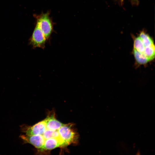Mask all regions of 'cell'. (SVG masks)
<instances>
[{
    "label": "cell",
    "instance_id": "cell-7",
    "mask_svg": "<svg viewBox=\"0 0 155 155\" xmlns=\"http://www.w3.org/2000/svg\"><path fill=\"white\" fill-rule=\"evenodd\" d=\"M155 49L154 45L146 47L144 54L148 58L149 61H152L154 58Z\"/></svg>",
    "mask_w": 155,
    "mask_h": 155
},
{
    "label": "cell",
    "instance_id": "cell-3",
    "mask_svg": "<svg viewBox=\"0 0 155 155\" xmlns=\"http://www.w3.org/2000/svg\"><path fill=\"white\" fill-rule=\"evenodd\" d=\"M46 39L42 32L36 24L30 39V43L33 48L44 49Z\"/></svg>",
    "mask_w": 155,
    "mask_h": 155
},
{
    "label": "cell",
    "instance_id": "cell-2",
    "mask_svg": "<svg viewBox=\"0 0 155 155\" xmlns=\"http://www.w3.org/2000/svg\"><path fill=\"white\" fill-rule=\"evenodd\" d=\"M49 12L42 13L37 16V24L46 39L50 37L53 31V23L50 17Z\"/></svg>",
    "mask_w": 155,
    "mask_h": 155
},
{
    "label": "cell",
    "instance_id": "cell-5",
    "mask_svg": "<svg viewBox=\"0 0 155 155\" xmlns=\"http://www.w3.org/2000/svg\"><path fill=\"white\" fill-rule=\"evenodd\" d=\"M139 36L141 39L145 47L154 45L152 38L144 32H142Z\"/></svg>",
    "mask_w": 155,
    "mask_h": 155
},
{
    "label": "cell",
    "instance_id": "cell-4",
    "mask_svg": "<svg viewBox=\"0 0 155 155\" xmlns=\"http://www.w3.org/2000/svg\"><path fill=\"white\" fill-rule=\"evenodd\" d=\"M133 53L137 63L140 65H144L147 63L149 60L145 55L135 49L133 50Z\"/></svg>",
    "mask_w": 155,
    "mask_h": 155
},
{
    "label": "cell",
    "instance_id": "cell-6",
    "mask_svg": "<svg viewBox=\"0 0 155 155\" xmlns=\"http://www.w3.org/2000/svg\"><path fill=\"white\" fill-rule=\"evenodd\" d=\"M133 49L144 54L145 48L143 43L139 36L135 38L134 40Z\"/></svg>",
    "mask_w": 155,
    "mask_h": 155
},
{
    "label": "cell",
    "instance_id": "cell-8",
    "mask_svg": "<svg viewBox=\"0 0 155 155\" xmlns=\"http://www.w3.org/2000/svg\"><path fill=\"white\" fill-rule=\"evenodd\" d=\"M135 0V1H137V0Z\"/></svg>",
    "mask_w": 155,
    "mask_h": 155
},
{
    "label": "cell",
    "instance_id": "cell-1",
    "mask_svg": "<svg viewBox=\"0 0 155 155\" xmlns=\"http://www.w3.org/2000/svg\"><path fill=\"white\" fill-rule=\"evenodd\" d=\"M36 135L42 146L40 153H49L58 148H65L76 144L78 139L74 125L59 121L54 111L49 112L45 119L36 124Z\"/></svg>",
    "mask_w": 155,
    "mask_h": 155
}]
</instances>
